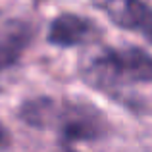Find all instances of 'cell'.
Segmentation results:
<instances>
[{
    "label": "cell",
    "instance_id": "4",
    "mask_svg": "<svg viewBox=\"0 0 152 152\" xmlns=\"http://www.w3.org/2000/svg\"><path fill=\"white\" fill-rule=\"evenodd\" d=\"M100 37V29L89 18L77 14H60L48 27V42L58 48L91 45Z\"/></svg>",
    "mask_w": 152,
    "mask_h": 152
},
{
    "label": "cell",
    "instance_id": "2",
    "mask_svg": "<svg viewBox=\"0 0 152 152\" xmlns=\"http://www.w3.org/2000/svg\"><path fill=\"white\" fill-rule=\"evenodd\" d=\"M79 75L104 93L152 83V54L139 46H102L83 56Z\"/></svg>",
    "mask_w": 152,
    "mask_h": 152
},
{
    "label": "cell",
    "instance_id": "5",
    "mask_svg": "<svg viewBox=\"0 0 152 152\" xmlns=\"http://www.w3.org/2000/svg\"><path fill=\"white\" fill-rule=\"evenodd\" d=\"M33 41V27L25 21H8L0 29V73L12 69Z\"/></svg>",
    "mask_w": 152,
    "mask_h": 152
},
{
    "label": "cell",
    "instance_id": "3",
    "mask_svg": "<svg viewBox=\"0 0 152 152\" xmlns=\"http://www.w3.org/2000/svg\"><path fill=\"white\" fill-rule=\"evenodd\" d=\"M93 4L119 29L141 35L152 45V6L145 0H93Z\"/></svg>",
    "mask_w": 152,
    "mask_h": 152
},
{
    "label": "cell",
    "instance_id": "6",
    "mask_svg": "<svg viewBox=\"0 0 152 152\" xmlns=\"http://www.w3.org/2000/svg\"><path fill=\"white\" fill-rule=\"evenodd\" d=\"M10 141H12V135H10V131H8V127L2 123V119H0V150H4L8 145H10Z\"/></svg>",
    "mask_w": 152,
    "mask_h": 152
},
{
    "label": "cell",
    "instance_id": "7",
    "mask_svg": "<svg viewBox=\"0 0 152 152\" xmlns=\"http://www.w3.org/2000/svg\"><path fill=\"white\" fill-rule=\"evenodd\" d=\"M60 152H77L73 146H60Z\"/></svg>",
    "mask_w": 152,
    "mask_h": 152
},
{
    "label": "cell",
    "instance_id": "1",
    "mask_svg": "<svg viewBox=\"0 0 152 152\" xmlns=\"http://www.w3.org/2000/svg\"><path fill=\"white\" fill-rule=\"evenodd\" d=\"M19 118L35 129H54L58 133L60 146L100 141L110 131L106 114L81 96L60 100L52 96L29 98L19 108Z\"/></svg>",
    "mask_w": 152,
    "mask_h": 152
}]
</instances>
